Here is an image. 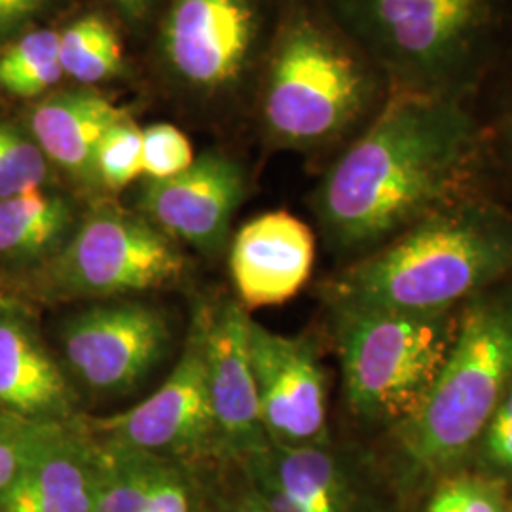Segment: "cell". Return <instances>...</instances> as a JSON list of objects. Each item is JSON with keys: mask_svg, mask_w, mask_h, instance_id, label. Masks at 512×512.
Segmentation results:
<instances>
[{"mask_svg": "<svg viewBox=\"0 0 512 512\" xmlns=\"http://www.w3.org/2000/svg\"><path fill=\"white\" fill-rule=\"evenodd\" d=\"M46 0H0V38L33 18Z\"/></svg>", "mask_w": 512, "mask_h": 512, "instance_id": "31", "label": "cell"}, {"mask_svg": "<svg viewBox=\"0 0 512 512\" xmlns=\"http://www.w3.org/2000/svg\"><path fill=\"white\" fill-rule=\"evenodd\" d=\"M93 437L80 418L46 421L0 512H92Z\"/></svg>", "mask_w": 512, "mask_h": 512, "instance_id": "15", "label": "cell"}, {"mask_svg": "<svg viewBox=\"0 0 512 512\" xmlns=\"http://www.w3.org/2000/svg\"><path fill=\"white\" fill-rule=\"evenodd\" d=\"M194 148L183 131L171 124L143 129V169L147 181H164L194 164Z\"/></svg>", "mask_w": 512, "mask_h": 512, "instance_id": "26", "label": "cell"}, {"mask_svg": "<svg viewBox=\"0 0 512 512\" xmlns=\"http://www.w3.org/2000/svg\"><path fill=\"white\" fill-rule=\"evenodd\" d=\"M80 420L97 439L160 458L219 450L207 370V304L194 311L183 353L158 391L126 412Z\"/></svg>", "mask_w": 512, "mask_h": 512, "instance_id": "8", "label": "cell"}, {"mask_svg": "<svg viewBox=\"0 0 512 512\" xmlns=\"http://www.w3.org/2000/svg\"><path fill=\"white\" fill-rule=\"evenodd\" d=\"M427 512H505L503 486L486 476L450 478L433 495Z\"/></svg>", "mask_w": 512, "mask_h": 512, "instance_id": "27", "label": "cell"}, {"mask_svg": "<svg viewBox=\"0 0 512 512\" xmlns=\"http://www.w3.org/2000/svg\"><path fill=\"white\" fill-rule=\"evenodd\" d=\"M260 418L275 444H313L327 437V382L306 338L247 323Z\"/></svg>", "mask_w": 512, "mask_h": 512, "instance_id": "10", "label": "cell"}, {"mask_svg": "<svg viewBox=\"0 0 512 512\" xmlns=\"http://www.w3.org/2000/svg\"><path fill=\"white\" fill-rule=\"evenodd\" d=\"M232 512H266L262 507H260V503H258V499H256L255 494L253 492H249V494L245 495L241 501H239L238 505H236V509Z\"/></svg>", "mask_w": 512, "mask_h": 512, "instance_id": "33", "label": "cell"}, {"mask_svg": "<svg viewBox=\"0 0 512 512\" xmlns=\"http://www.w3.org/2000/svg\"><path fill=\"white\" fill-rule=\"evenodd\" d=\"M461 308L403 313L336 306L349 410L393 427L418 416L456 344Z\"/></svg>", "mask_w": 512, "mask_h": 512, "instance_id": "6", "label": "cell"}, {"mask_svg": "<svg viewBox=\"0 0 512 512\" xmlns=\"http://www.w3.org/2000/svg\"><path fill=\"white\" fill-rule=\"evenodd\" d=\"M145 512H192L186 480L160 456L154 463Z\"/></svg>", "mask_w": 512, "mask_h": 512, "instance_id": "30", "label": "cell"}, {"mask_svg": "<svg viewBox=\"0 0 512 512\" xmlns=\"http://www.w3.org/2000/svg\"><path fill=\"white\" fill-rule=\"evenodd\" d=\"M95 186L116 194L135 183L143 169V129L131 116L116 122L103 135L93 162Z\"/></svg>", "mask_w": 512, "mask_h": 512, "instance_id": "24", "label": "cell"}, {"mask_svg": "<svg viewBox=\"0 0 512 512\" xmlns=\"http://www.w3.org/2000/svg\"><path fill=\"white\" fill-rule=\"evenodd\" d=\"M76 391L37 334L14 313L0 317V410L33 421H71Z\"/></svg>", "mask_w": 512, "mask_h": 512, "instance_id": "16", "label": "cell"}, {"mask_svg": "<svg viewBox=\"0 0 512 512\" xmlns=\"http://www.w3.org/2000/svg\"><path fill=\"white\" fill-rule=\"evenodd\" d=\"M63 76L59 63V33L35 31L0 55V90L16 97H35Z\"/></svg>", "mask_w": 512, "mask_h": 512, "instance_id": "22", "label": "cell"}, {"mask_svg": "<svg viewBox=\"0 0 512 512\" xmlns=\"http://www.w3.org/2000/svg\"><path fill=\"white\" fill-rule=\"evenodd\" d=\"M128 16H133V18H139V16H143L145 12H147L148 8H150V4L154 2V0H114Z\"/></svg>", "mask_w": 512, "mask_h": 512, "instance_id": "32", "label": "cell"}, {"mask_svg": "<svg viewBox=\"0 0 512 512\" xmlns=\"http://www.w3.org/2000/svg\"><path fill=\"white\" fill-rule=\"evenodd\" d=\"M243 196L241 165L220 152H207L171 179L147 181L139 207L143 217L167 238L202 253H217L228 239L230 222Z\"/></svg>", "mask_w": 512, "mask_h": 512, "instance_id": "11", "label": "cell"}, {"mask_svg": "<svg viewBox=\"0 0 512 512\" xmlns=\"http://www.w3.org/2000/svg\"><path fill=\"white\" fill-rule=\"evenodd\" d=\"M393 86L372 57L317 8H294L279 27L266 69L262 116L277 145L327 147L359 133Z\"/></svg>", "mask_w": 512, "mask_h": 512, "instance_id": "4", "label": "cell"}, {"mask_svg": "<svg viewBox=\"0 0 512 512\" xmlns=\"http://www.w3.org/2000/svg\"><path fill=\"white\" fill-rule=\"evenodd\" d=\"M268 461L279 486L302 512H346V492L336 459L323 442L275 444Z\"/></svg>", "mask_w": 512, "mask_h": 512, "instance_id": "19", "label": "cell"}, {"mask_svg": "<svg viewBox=\"0 0 512 512\" xmlns=\"http://www.w3.org/2000/svg\"><path fill=\"white\" fill-rule=\"evenodd\" d=\"M512 385V287H490L463 304L448 363L418 416L397 427L404 454L425 473L469 452Z\"/></svg>", "mask_w": 512, "mask_h": 512, "instance_id": "5", "label": "cell"}, {"mask_svg": "<svg viewBox=\"0 0 512 512\" xmlns=\"http://www.w3.org/2000/svg\"><path fill=\"white\" fill-rule=\"evenodd\" d=\"M512 272V209L475 190L361 256L330 285L334 306L459 310Z\"/></svg>", "mask_w": 512, "mask_h": 512, "instance_id": "2", "label": "cell"}, {"mask_svg": "<svg viewBox=\"0 0 512 512\" xmlns=\"http://www.w3.org/2000/svg\"><path fill=\"white\" fill-rule=\"evenodd\" d=\"M44 423L0 410V497L23 471Z\"/></svg>", "mask_w": 512, "mask_h": 512, "instance_id": "28", "label": "cell"}, {"mask_svg": "<svg viewBox=\"0 0 512 512\" xmlns=\"http://www.w3.org/2000/svg\"><path fill=\"white\" fill-rule=\"evenodd\" d=\"M48 175L50 162L35 139L0 122V200L40 190Z\"/></svg>", "mask_w": 512, "mask_h": 512, "instance_id": "25", "label": "cell"}, {"mask_svg": "<svg viewBox=\"0 0 512 512\" xmlns=\"http://www.w3.org/2000/svg\"><path fill=\"white\" fill-rule=\"evenodd\" d=\"M247 310L234 300L207 304V370L219 450L239 459L268 450L249 357Z\"/></svg>", "mask_w": 512, "mask_h": 512, "instance_id": "13", "label": "cell"}, {"mask_svg": "<svg viewBox=\"0 0 512 512\" xmlns=\"http://www.w3.org/2000/svg\"><path fill=\"white\" fill-rule=\"evenodd\" d=\"M482 186L471 101L393 90L330 165L313 209L330 245L366 255Z\"/></svg>", "mask_w": 512, "mask_h": 512, "instance_id": "1", "label": "cell"}, {"mask_svg": "<svg viewBox=\"0 0 512 512\" xmlns=\"http://www.w3.org/2000/svg\"><path fill=\"white\" fill-rule=\"evenodd\" d=\"M393 90L471 101L512 55V0H319Z\"/></svg>", "mask_w": 512, "mask_h": 512, "instance_id": "3", "label": "cell"}, {"mask_svg": "<svg viewBox=\"0 0 512 512\" xmlns=\"http://www.w3.org/2000/svg\"><path fill=\"white\" fill-rule=\"evenodd\" d=\"M476 448L499 471H512V385L486 423Z\"/></svg>", "mask_w": 512, "mask_h": 512, "instance_id": "29", "label": "cell"}, {"mask_svg": "<svg viewBox=\"0 0 512 512\" xmlns=\"http://www.w3.org/2000/svg\"><path fill=\"white\" fill-rule=\"evenodd\" d=\"M59 342L76 382L95 395H122L164 361L171 330L164 311L116 298L73 313L61 327Z\"/></svg>", "mask_w": 512, "mask_h": 512, "instance_id": "9", "label": "cell"}, {"mask_svg": "<svg viewBox=\"0 0 512 512\" xmlns=\"http://www.w3.org/2000/svg\"><path fill=\"white\" fill-rule=\"evenodd\" d=\"M471 105L480 131L482 171L499 162L512 179V55L486 78Z\"/></svg>", "mask_w": 512, "mask_h": 512, "instance_id": "23", "label": "cell"}, {"mask_svg": "<svg viewBox=\"0 0 512 512\" xmlns=\"http://www.w3.org/2000/svg\"><path fill=\"white\" fill-rule=\"evenodd\" d=\"M315 236L289 211L262 213L245 222L230 245L228 268L245 310L289 302L310 281Z\"/></svg>", "mask_w": 512, "mask_h": 512, "instance_id": "14", "label": "cell"}, {"mask_svg": "<svg viewBox=\"0 0 512 512\" xmlns=\"http://www.w3.org/2000/svg\"><path fill=\"white\" fill-rule=\"evenodd\" d=\"M93 458L95 497L92 512H145L158 456L93 437Z\"/></svg>", "mask_w": 512, "mask_h": 512, "instance_id": "20", "label": "cell"}, {"mask_svg": "<svg viewBox=\"0 0 512 512\" xmlns=\"http://www.w3.org/2000/svg\"><path fill=\"white\" fill-rule=\"evenodd\" d=\"M73 203L42 188L0 200V256L54 258L76 228Z\"/></svg>", "mask_w": 512, "mask_h": 512, "instance_id": "18", "label": "cell"}, {"mask_svg": "<svg viewBox=\"0 0 512 512\" xmlns=\"http://www.w3.org/2000/svg\"><path fill=\"white\" fill-rule=\"evenodd\" d=\"M63 74L80 84H97L118 76L124 67L122 42L107 19L86 16L59 33Z\"/></svg>", "mask_w": 512, "mask_h": 512, "instance_id": "21", "label": "cell"}, {"mask_svg": "<svg viewBox=\"0 0 512 512\" xmlns=\"http://www.w3.org/2000/svg\"><path fill=\"white\" fill-rule=\"evenodd\" d=\"M129 116L95 90L55 93L31 112L29 126L50 164L76 183L95 186V152L110 126Z\"/></svg>", "mask_w": 512, "mask_h": 512, "instance_id": "17", "label": "cell"}, {"mask_svg": "<svg viewBox=\"0 0 512 512\" xmlns=\"http://www.w3.org/2000/svg\"><path fill=\"white\" fill-rule=\"evenodd\" d=\"M184 270L175 241L150 220L97 202L44 275L52 294L101 302L175 285Z\"/></svg>", "mask_w": 512, "mask_h": 512, "instance_id": "7", "label": "cell"}, {"mask_svg": "<svg viewBox=\"0 0 512 512\" xmlns=\"http://www.w3.org/2000/svg\"><path fill=\"white\" fill-rule=\"evenodd\" d=\"M14 311H16V302L0 291V317L14 313Z\"/></svg>", "mask_w": 512, "mask_h": 512, "instance_id": "34", "label": "cell"}, {"mask_svg": "<svg viewBox=\"0 0 512 512\" xmlns=\"http://www.w3.org/2000/svg\"><path fill=\"white\" fill-rule=\"evenodd\" d=\"M256 35V0H173L165 54L186 82L219 88L241 74Z\"/></svg>", "mask_w": 512, "mask_h": 512, "instance_id": "12", "label": "cell"}]
</instances>
